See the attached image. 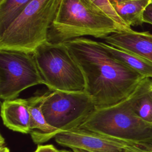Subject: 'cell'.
<instances>
[{"mask_svg":"<svg viewBox=\"0 0 152 152\" xmlns=\"http://www.w3.org/2000/svg\"><path fill=\"white\" fill-rule=\"evenodd\" d=\"M1 116L4 125L8 129L22 134H29L30 112L27 99L4 100L1 103Z\"/></svg>","mask_w":152,"mask_h":152,"instance_id":"obj_11","label":"cell"},{"mask_svg":"<svg viewBox=\"0 0 152 152\" xmlns=\"http://www.w3.org/2000/svg\"><path fill=\"white\" fill-rule=\"evenodd\" d=\"M140 142H141L144 144H145V145L147 147L148 151L152 152V138H148V139L145 140H143V141H140Z\"/></svg>","mask_w":152,"mask_h":152,"instance_id":"obj_20","label":"cell"},{"mask_svg":"<svg viewBox=\"0 0 152 152\" xmlns=\"http://www.w3.org/2000/svg\"><path fill=\"white\" fill-rule=\"evenodd\" d=\"M59 152H74L72 150H60Z\"/></svg>","mask_w":152,"mask_h":152,"instance_id":"obj_23","label":"cell"},{"mask_svg":"<svg viewBox=\"0 0 152 152\" xmlns=\"http://www.w3.org/2000/svg\"><path fill=\"white\" fill-rule=\"evenodd\" d=\"M110 3H112L113 2H123V1H129V0H109Z\"/></svg>","mask_w":152,"mask_h":152,"instance_id":"obj_22","label":"cell"},{"mask_svg":"<svg viewBox=\"0 0 152 152\" xmlns=\"http://www.w3.org/2000/svg\"><path fill=\"white\" fill-rule=\"evenodd\" d=\"M44 84L50 91H85L81 69L64 43L46 42L33 53Z\"/></svg>","mask_w":152,"mask_h":152,"instance_id":"obj_4","label":"cell"},{"mask_svg":"<svg viewBox=\"0 0 152 152\" xmlns=\"http://www.w3.org/2000/svg\"><path fill=\"white\" fill-rule=\"evenodd\" d=\"M34 152H59V150L52 144H46L38 145Z\"/></svg>","mask_w":152,"mask_h":152,"instance_id":"obj_17","label":"cell"},{"mask_svg":"<svg viewBox=\"0 0 152 152\" xmlns=\"http://www.w3.org/2000/svg\"><path fill=\"white\" fill-rule=\"evenodd\" d=\"M0 152H10L9 148L5 146V140L2 135H1L0 138Z\"/></svg>","mask_w":152,"mask_h":152,"instance_id":"obj_19","label":"cell"},{"mask_svg":"<svg viewBox=\"0 0 152 152\" xmlns=\"http://www.w3.org/2000/svg\"><path fill=\"white\" fill-rule=\"evenodd\" d=\"M32 0H5L0 4V34Z\"/></svg>","mask_w":152,"mask_h":152,"instance_id":"obj_15","label":"cell"},{"mask_svg":"<svg viewBox=\"0 0 152 152\" xmlns=\"http://www.w3.org/2000/svg\"><path fill=\"white\" fill-rule=\"evenodd\" d=\"M150 0H129L111 3L117 14L129 27L142 25L144 13Z\"/></svg>","mask_w":152,"mask_h":152,"instance_id":"obj_14","label":"cell"},{"mask_svg":"<svg viewBox=\"0 0 152 152\" xmlns=\"http://www.w3.org/2000/svg\"><path fill=\"white\" fill-rule=\"evenodd\" d=\"M90 2L97 7L107 15L113 18L118 24L125 28L127 31H131L132 29L131 27L128 26L117 14L112 5L109 0H88Z\"/></svg>","mask_w":152,"mask_h":152,"instance_id":"obj_16","label":"cell"},{"mask_svg":"<svg viewBox=\"0 0 152 152\" xmlns=\"http://www.w3.org/2000/svg\"><path fill=\"white\" fill-rule=\"evenodd\" d=\"M64 43L83 72L85 92L96 107L112 106L125 99L145 78L113 57L100 42L81 37Z\"/></svg>","mask_w":152,"mask_h":152,"instance_id":"obj_1","label":"cell"},{"mask_svg":"<svg viewBox=\"0 0 152 152\" xmlns=\"http://www.w3.org/2000/svg\"><path fill=\"white\" fill-rule=\"evenodd\" d=\"M150 3L152 4V0H150Z\"/></svg>","mask_w":152,"mask_h":152,"instance_id":"obj_24","label":"cell"},{"mask_svg":"<svg viewBox=\"0 0 152 152\" xmlns=\"http://www.w3.org/2000/svg\"><path fill=\"white\" fill-rule=\"evenodd\" d=\"M43 97L44 94H42L27 99L30 112L29 134L35 144L46 142L61 132L46 121L42 109Z\"/></svg>","mask_w":152,"mask_h":152,"instance_id":"obj_10","label":"cell"},{"mask_svg":"<svg viewBox=\"0 0 152 152\" xmlns=\"http://www.w3.org/2000/svg\"><path fill=\"white\" fill-rule=\"evenodd\" d=\"M44 84L33 53L0 49V97L17 99L23 90Z\"/></svg>","mask_w":152,"mask_h":152,"instance_id":"obj_7","label":"cell"},{"mask_svg":"<svg viewBox=\"0 0 152 152\" xmlns=\"http://www.w3.org/2000/svg\"><path fill=\"white\" fill-rule=\"evenodd\" d=\"M104 42L116 48L142 56L152 62V34L148 31L113 33L104 39Z\"/></svg>","mask_w":152,"mask_h":152,"instance_id":"obj_9","label":"cell"},{"mask_svg":"<svg viewBox=\"0 0 152 152\" xmlns=\"http://www.w3.org/2000/svg\"><path fill=\"white\" fill-rule=\"evenodd\" d=\"M72 150L74 152H88V151H85V150H81V149H78V148L72 149Z\"/></svg>","mask_w":152,"mask_h":152,"instance_id":"obj_21","label":"cell"},{"mask_svg":"<svg viewBox=\"0 0 152 152\" xmlns=\"http://www.w3.org/2000/svg\"><path fill=\"white\" fill-rule=\"evenodd\" d=\"M118 31H129L88 0H61L48 42L64 43L83 36L104 39Z\"/></svg>","mask_w":152,"mask_h":152,"instance_id":"obj_2","label":"cell"},{"mask_svg":"<svg viewBox=\"0 0 152 152\" xmlns=\"http://www.w3.org/2000/svg\"><path fill=\"white\" fill-rule=\"evenodd\" d=\"M79 128L128 141L152 138V124L135 115L127 98L112 106L96 107Z\"/></svg>","mask_w":152,"mask_h":152,"instance_id":"obj_5","label":"cell"},{"mask_svg":"<svg viewBox=\"0 0 152 152\" xmlns=\"http://www.w3.org/2000/svg\"><path fill=\"white\" fill-rule=\"evenodd\" d=\"M61 0H32L0 34V49L33 53L48 41Z\"/></svg>","mask_w":152,"mask_h":152,"instance_id":"obj_3","label":"cell"},{"mask_svg":"<svg viewBox=\"0 0 152 152\" xmlns=\"http://www.w3.org/2000/svg\"><path fill=\"white\" fill-rule=\"evenodd\" d=\"M144 21L152 24V4L150 3L146 8L144 13Z\"/></svg>","mask_w":152,"mask_h":152,"instance_id":"obj_18","label":"cell"},{"mask_svg":"<svg viewBox=\"0 0 152 152\" xmlns=\"http://www.w3.org/2000/svg\"><path fill=\"white\" fill-rule=\"evenodd\" d=\"M127 100L136 116L152 124V79L144 78Z\"/></svg>","mask_w":152,"mask_h":152,"instance_id":"obj_12","label":"cell"},{"mask_svg":"<svg viewBox=\"0 0 152 152\" xmlns=\"http://www.w3.org/2000/svg\"><path fill=\"white\" fill-rule=\"evenodd\" d=\"M59 145L88 152H150L141 142L122 140L87 129L64 131L55 137Z\"/></svg>","mask_w":152,"mask_h":152,"instance_id":"obj_8","label":"cell"},{"mask_svg":"<svg viewBox=\"0 0 152 152\" xmlns=\"http://www.w3.org/2000/svg\"><path fill=\"white\" fill-rule=\"evenodd\" d=\"M42 109L48 123L64 132L79 128L96 106L85 91L49 90L44 93Z\"/></svg>","mask_w":152,"mask_h":152,"instance_id":"obj_6","label":"cell"},{"mask_svg":"<svg viewBox=\"0 0 152 152\" xmlns=\"http://www.w3.org/2000/svg\"><path fill=\"white\" fill-rule=\"evenodd\" d=\"M100 43L105 50L125 65L144 77L152 78L151 61L135 53L110 45L104 42Z\"/></svg>","mask_w":152,"mask_h":152,"instance_id":"obj_13","label":"cell"}]
</instances>
